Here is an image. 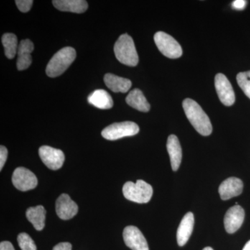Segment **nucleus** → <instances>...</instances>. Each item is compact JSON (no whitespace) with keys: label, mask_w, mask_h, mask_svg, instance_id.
I'll return each mask as SVG.
<instances>
[{"label":"nucleus","mask_w":250,"mask_h":250,"mask_svg":"<svg viewBox=\"0 0 250 250\" xmlns=\"http://www.w3.org/2000/svg\"><path fill=\"white\" fill-rule=\"evenodd\" d=\"M53 250H72V245L70 243H61L54 246Z\"/></svg>","instance_id":"bb28decb"},{"label":"nucleus","mask_w":250,"mask_h":250,"mask_svg":"<svg viewBox=\"0 0 250 250\" xmlns=\"http://www.w3.org/2000/svg\"><path fill=\"white\" fill-rule=\"evenodd\" d=\"M104 80L106 86L114 93H126L129 91L132 85L131 81L128 79L118 77L111 73L106 74L104 77Z\"/></svg>","instance_id":"a211bd4d"},{"label":"nucleus","mask_w":250,"mask_h":250,"mask_svg":"<svg viewBox=\"0 0 250 250\" xmlns=\"http://www.w3.org/2000/svg\"><path fill=\"white\" fill-rule=\"evenodd\" d=\"M158 49L167 58L178 59L183 54L182 47L178 42L169 34L163 31L156 33L154 37Z\"/></svg>","instance_id":"423d86ee"},{"label":"nucleus","mask_w":250,"mask_h":250,"mask_svg":"<svg viewBox=\"0 0 250 250\" xmlns=\"http://www.w3.org/2000/svg\"><path fill=\"white\" fill-rule=\"evenodd\" d=\"M125 245L132 250H149L147 242L139 229L128 226L123 231Z\"/></svg>","instance_id":"9d476101"},{"label":"nucleus","mask_w":250,"mask_h":250,"mask_svg":"<svg viewBox=\"0 0 250 250\" xmlns=\"http://www.w3.org/2000/svg\"><path fill=\"white\" fill-rule=\"evenodd\" d=\"M54 7L61 11L82 14L88 9V5L84 0H54Z\"/></svg>","instance_id":"f3484780"},{"label":"nucleus","mask_w":250,"mask_h":250,"mask_svg":"<svg viewBox=\"0 0 250 250\" xmlns=\"http://www.w3.org/2000/svg\"><path fill=\"white\" fill-rule=\"evenodd\" d=\"M34 1L32 0H16V4L18 9L22 13H27L31 9Z\"/></svg>","instance_id":"393cba45"},{"label":"nucleus","mask_w":250,"mask_h":250,"mask_svg":"<svg viewBox=\"0 0 250 250\" xmlns=\"http://www.w3.org/2000/svg\"><path fill=\"white\" fill-rule=\"evenodd\" d=\"M245 219V210L241 206L236 205L231 207L225 214L224 224L227 232L233 233L238 231Z\"/></svg>","instance_id":"9b49d317"},{"label":"nucleus","mask_w":250,"mask_h":250,"mask_svg":"<svg viewBox=\"0 0 250 250\" xmlns=\"http://www.w3.org/2000/svg\"><path fill=\"white\" fill-rule=\"evenodd\" d=\"M123 195L126 200L139 204L147 203L152 198V186L143 180H138L136 183L128 182L123 188Z\"/></svg>","instance_id":"20e7f679"},{"label":"nucleus","mask_w":250,"mask_h":250,"mask_svg":"<svg viewBox=\"0 0 250 250\" xmlns=\"http://www.w3.org/2000/svg\"><path fill=\"white\" fill-rule=\"evenodd\" d=\"M18 242L22 250H37L35 243L27 233H20L18 237Z\"/></svg>","instance_id":"b1692460"},{"label":"nucleus","mask_w":250,"mask_h":250,"mask_svg":"<svg viewBox=\"0 0 250 250\" xmlns=\"http://www.w3.org/2000/svg\"><path fill=\"white\" fill-rule=\"evenodd\" d=\"M202 250H213L211 248H210V247H207V248H204Z\"/></svg>","instance_id":"7c9ffc66"},{"label":"nucleus","mask_w":250,"mask_h":250,"mask_svg":"<svg viewBox=\"0 0 250 250\" xmlns=\"http://www.w3.org/2000/svg\"><path fill=\"white\" fill-rule=\"evenodd\" d=\"M126 102L130 106L139 111L148 112L150 109V105L139 88H135L128 94Z\"/></svg>","instance_id":"aec40b11"},{"label":"nucleus","mask_w":250,"mask_h":250,"mask_svg":"<svg viewBox=\"0 0 250 250\" xmlns=\"http://www.w3.org/2000/svg\"><path fill=\"white\" fill-rule=\"evenodd\" d=\"M0 250H15L14 246L9 241H3L0 243Z\"/></svg>","instance_id":"c85d7f7f"},{"label":"nucleus","mask_w":250,"mask_h":250,"mask_svg":"<svg viewBox=\"0 0 250 250\" xmlns=\"http://www.w3.org/2000/svg\"><path fill=\"white\" fill-rule=\"evenodd\" d=\"M76 51L71 47H63L54 54L50 59L47 67L46 74L49 77H57L62 75L76 59Z\"/></svg>","instance_id":"f03ea898"},{"label":"nucleus","mask_w":250,"mask_h":250,"mask_svg":"<svg viewBox=\"0 0 250 250\" xmlns=\"http://www.w3.org/2000/svg\"><path fill=\"white\" fill-rule=\"evenodd\" d=\"M215 86L221 103L230 106L235 103V93L229 81L223 74H217L215 77Z\"/></svg>","instance_id":"1a4fd4ad"},{"label":"nucleus","mask_w":250,"mask_h":250,"mask_svg":"<svg viewBox=\"0 0 250 250\" xmlns=\"http://www.w3.org/2000/svg\"><path fill=\"white\" fill-rule=\"evenodd\" d=\"M113 49L117 59L121 63L132 67L139 63V56L134 41L128 34H123L118 38Z\"/></svg>","instance_id":"7ed1b4c3"},{"label":"nucleus","mask_w":250,"mask_h":250,"mask_svg":"<svg viewBox=\"0 0 250 250\" xmlns=\"http://www.w3.org/2000/svg\"><path fill=\"white\" fill-rule=\"evenodd\" d=\"M139 132V126L134 122L126 121L113 123L102 131L105 139L116 141L122 138L132 136Z\"/></svg>","instance_id":"39448f33"},{"label":"nucleus","mask_w":250,"mask_h":250,"mask_svg":"<svg viewBox=\"0 0 250 250\" xmlns=\"http://www.w3.org/2000/svg\"><path fill=\"white\" fill-rule=\"evenodd\" d=\"M34 45L29 39L22 40L20 42L18 49L17 67L18 70H24L30 66L32 58L31 52L34 51Z\"/></svg>","instance_id":"4468645a"},{"label":"nucleus","mask_w":250,"mask_h":250,"mask_svg":"<svg viewBox=\"0 0 250 250\" xmlns=\"http://www.w3.org/2000/svg\"><path fill=\"white\" fill-rule=\"evenodd\" d=\"M183 108L186 116L193 127L202 136H209L212 133L211 123L201 106L192 99L184 100Z\"/></svg>","instance_id":"f257e3e1"},{"label":"nucleus","mask_w":250,"mask_h":250,"mask_svg":"<svg viewBox=\"0 0 250 250\" xmlns=\"http://www.w3.org/2000/svg\"><path fill=\"white\" fill-rule=\"evenodd\" d=\"M39 153L41 160L50 170H59L63 165L65 155L61 149L45 146L39 148Z\"/></svg>","instance_id":"6e6552de"},{"label":"nucleus","mask_w":250,"mask_h":250,"mask_svg":"<svg viewBox=\"0 0 250 250\" xmlns=\"http://www.w3.org/2000/svg\"><path fill=\"white\" fill-rule=\"evenodd\" d=\"M56 212L62 220H70L78 213V206L67 194H62L56 202Z\"/></svg>","instance_id":"f8f14e48"},{"label":"nucleus","mask_w":250,"mask_h":250,"mask_svg":"<svg viewBox=\"0 0 250 250\" xmlns=\"http://www.w3.org/2000/svg\"><path fill=\"white\" fill-rule=\"evenodd\" d=\"M194 223V215L191 212L187 213L182 218L177 233V243L179 246H185L188 241L193 230Z\"/></svg>","instance_id":"2eb2a0df"},{"label":"nucleus","mask_w":250,"mask_h":250,"mask_svg":"<svg viewBox=\"0 0 250 250\" xmlns=\"http://www.w3.org/2000/svg\"><path fill=\"white\" fill-rule=\"evenodd\" d=\"M243 183L236 177H229L224 181L219 187V194L223 200H228L241 195Z\"/></svg>","instance_id":"ddd939ff"},{"label":"nucleus","mask_w":250,"mask_h":250,"mask_svg":"<svg viewBox=\"0 0 250 250\" xmlns=\"http://www.w3.org/2000/svg\"><path fill=\"white\" fill-rule=\"evenodd\" d=\"M237 83L248 98L250 99V70L240 72L236 76Z\"/></svg>","instance_id":"5701e85b"},{"label":"nucleus","mask_w":250,"mask_h":250,"mask_svg":"<svg viewBox=\"0 0 250 250\" xmlns=\"http://www.w3.org/2000/svg\"><path fill=\"white\" fill-rule=\"evenodd\" d=\"M26 217L37 231H41L45 228L46 210L42 206L28 208Z\"/></svg>","instance_id":"412c9836"},{"label":"nucleus","mask_w":250,"mask_h":250,"mask_svg":"<svg viewBox=\"0 0 250 250\" xmlns=\"http://www.w3.org/2000/svg\"><path fill=\"white\" fill-rule=\"evenodd\" d=\"M8 150L6 147L1 146L0 147V170H2L6 159H7Z\"/></svg>","instance_id":"a878e982"},{"label":"nucleus","mask_w":250,"mask_h":250,"mask_svg":"<svg viewBox=\"0 0 250 250\" xmlns=\"http://www.w3.org/2000/svg\"><path fill=\"white\" fill-rule=\"evenodd\" d=\"M1 42L4 47V53L8 59H12L18 54L17 36L11 33H6L1 38Z\"/></svg>","instance_id":"4be33fe9"},{"label":"nucleus","mask_w":250,"mask_h":250,"mask_svg":"<svg viewBox=\"0 0 250 250\" xmlns=\"http://www.w3.org/2000/svg\"><path fill=\"white\" fill-rule=\"evenodd\" d=\"M247 1L245 0H236L233 1L232 6L235 9L243 10L246 7Z\"/></svg>","instance_id":"cd10ccee"},{"label":"nucleus","mask_w":250,"mask_h":250,"mask_svg":"<svg viewBox=\"0 0 250 250\" xmlns=\"http://www.w3.org/2000/svg\"><path fill=\"white\" fill-rule=\"evenodd\" d=\"M88 102L100 109H109L113 106V99L104 90H95L88 97Z\"/></svg>","instance_id":"6ab92c4d"},{"label":"nucleus","mask_w":250,"mask_h":250,"mask_svg":"<svg viewBox=\"0 0 250 250\" xmlns=\"http://www.w3.org/2000/svg\"><path fill=\"white\" fill-rule=\"evenodd\" d=\"M12 182L18 190L23 192L32 190L38 185V179L35 174L23 167H18L14 170Z\"/></svg>","instance_id":"0eeeda50"},{"label":"nucleus","mask_w":250,"mask_h":250,"mask_svg":"<svg viewBox=\"0 0 250 250\" xmlns=\"http://www.w3.org/2000/svg\"><path fill=\"white\" fill-rule=\"evenodd\" d=\"M243 250H250V241L246 243V246L243 248Z\"/></svg>","instance_id":"c756f323"},{"label":"nucleus","mask_w":250,"mask_h":250,"mask_svg":"<svg viewBox=\"0 0 250 250\" xmlns=\"http://www.w3.org/2000/svg\"><path fill=\"white\" fill-rule=\"evenodd\" d=\"M166 146L170 156L172 170L177 171L180 166L182 159V149L178 138L175 135L169 136Z\"/></svg>","instance_id":"dca6fc26"}]
</instances>
